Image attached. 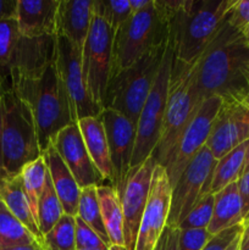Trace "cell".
<instances>
[{
  "label": "cell",
  "instance_id": "cell-1",
  "mask_svg": "<svg viewBox=\"0 0 249 250\" xmlns=\"http://www.w3.org/2000/svg\"><path fill=\"white\" fill-rule=\"evenodd\" d=\"M194 83L200 102L216 97L222 104H246L249 98V43L227 16L194 62Z\"/></svg>",
  "mask_w": 249,
  "mask_h": 250
},
{
  "label": "cell",
  "instance_id": "cell-2",
  "mask_svg": "<svg viewBox=\"0 0 249 250\" xmlns=\"http://www.w3.org/2000/svg\"><path fill=\"white\" fill-rule=\"evenodd\" d=\"M234 0H154L168 27L176 60L197 62L211 44Z\"/></svg>",
  "mask_w": 249,
  "mask_h": 250
},
{
  "label": "cell",
  "instance_id": "cell-3",
  "mask_svg": "<svg viewBox=\"0 0 249 250\" xmlns=\"http://www.w3.org/2000/svg\"><path fill=\"white\" fill-rule=\"evenodd\" d=\"M0 78L9 82L16 94L31 109L42 153L48 149L61 129L75 124L71 116L67 94L55 63L33 77L7 75Z\"/></svg>",
  "mask_w": 249,
  "mask_h": 250
},
{
  "label": "cell",
  "instance_id": "cell-4",
  "mask_svg": "<svg viewBox=\"0 0 249 250\" xmlns=\"http://www.w3.org/2000/svg\"><path fill=\"white\" fill-rule=\"evenodd\" d=\"M1 132L0 166L1 181L21 173L27 164L42 156L36 122L28 105L16 94L9 82L1 80Z\"/></svg>",
  "mask_w": 249,
  "mask_h": 250
},
{
  "label": "cell",
  "instance_id": "cell-5",
  "mask_svg": "<svg viewBox=\"0 0 249 250\" xmlns=\"http://www.w3.org/2000/svg\"><path fill=\"white\" fill-rule=\"evenodd\" d=\"M202 103L195 90L194 63L187 65L173 58L163 129L153 153L158 165L165 167L176 144Z\"/></svg>",
  "mask_w": 249,
  "mask_h": 250
},
{
  "label": "cell",
  "instance_id": "cell-6",
  "mask_svg": "<svg viewBox=\"0 0 249 250\" xmlns=\"http://www.w3.org/2000/svg\"><path fill=\"white\" fill-rule=\"evenodd\" d=\"M168 42L153 49L136 63L110 78L104 109H111L137 125L142 109L153 88Z\"/></svg>",
  "mask_w": 249,
  "mask_h": 250
},
{
  "label": "cell",
  "instance_id": "cell-7",
  "mask_svg": "<svg viewBox=\"0 0 249 250\" xmlns=\"http://www.w3.org/2000/svg\"><path fill=\"white\" fill-rule=\"evenodd\" d=\"M167 42V23L156 10L154 0H151L143 10L132 12L128 20L114 32L110 78Z\"/></svg>",
  "mask_w": 249,
  "mask_h": 250
},
{
  "label": "cell",
  "instance_id": "cell-8",
  "mask_svg": "<svg viewBox=\"0 0 249 250\" xmlns=\"http://www.w3.org/2000/svg\"><path fill=\"white\" fill-rule=\"evenodd\" d=\"M173 58V49L168 42L160 70L137 121L136 143L131 168L141 165L146 159L150 158L160 141Z\"/></svg>",
  "mask_w": 249,
  "mask_h": 250
},
{
  "label": "cell",
  "instance_id": "cell-9",
  "mask_svg": "<svg viewBox=\"0 0 249 250\" xmlns=\"http://www.w3.org/2000/svg\"><path fill=\"white\" fill-rule=\"evenodd\" d=\"M114 31L93 14L89 33L82 50V73L92 99L104 110L105 93L112 67Z\"/></svg>",
  "mask_w": 249,
  "mask_h": 250
},
{
  "label": "cell",
  "instance_id": "cell-10",
  "mask_svg": "<svg viewBox=\"0 0 249 250\" xmlns=\"http://www.w3.org/2000/svg\"><path fill=\"white\" fill-rule=\"evenodd\" d=\"M56 37L55 67L70 103L72 121L100 116L103 109L92 99L82 73V53L65 37Z\"/></svg>",
  "mask_w": 249,
  "mask_h": 250
},
{
  "label": "cell",
  "instance_id": "cell-11",
  "mask_svg": "<svg viewBox=\"0 0 249 250\" xmlns=\"http://www.w3.org/2000/svg\"><path fill=\"white\" fill-rule=\"evenodd\" d=\"M221 106V99L216 97L209 98L200 104L194 117L176 144L170 160L164 167L167 173L171 187L176 185L190 161L207 146Z\"/></svg>",
  "mask_w": 249,
  "mask_h": 250
},
{
  "label": "cell",
  "instance_id": "cell-12",
  "mask_svg": "<svg viewBox=\"0 0 249 250\" xmlns=\"http://www.w3.org/2000/svg\"><path fill=\"white\" fill-rule=\"evenodd\" d=\"M217 160L207 146L186 167L172 187L167 226L178 227L198 200L205 194Z\"/></svg>",
  "mask_w": 249,
  "mask_h": 250
},
{
  "label": "cell",
  "instance_id": "cell-13",
  "mask_svg": "<svg viewBox=\"0 0 249 250\" xmlns=\"http://www.w3.org/2000/svg\"><path fill=\"white\" fill-rule=\"evenodd\" d=\"M100 119L104 125L109 144L110 160L112 166L111 186L121 199L133 158L136 124H133L124 115L111 109L103 110Z\"/></svg>",
  "mask_w": 249,
  "mask_h": 250
},
{
  "label": "cell",
  "instance_id": "cell-14",
  "mask_svg": "<svg viewBox=\"0 0 249 250\" xmlns=\"http://www.w3.org/2000/svg\"><path fill=\"white\" fill-rule=\"evenodd\" d=\"M158 163L153 155L141 165L132 167L127 176L126 187L122 194L121 207L124 214V248L134 250L139 226L150 192L151 177Z\"/></svg>",
  "mask_w": 249,
  "mask_h": 250
},
{
  "label": "cell",
  "instance_id": "cell-15",
  "mask_svg": "<svg viewBox=\"0 0 249 250\" xmlns=\"http://www.w3.org/2000/svg\"><path fill=\"white\" fill-rule=\"evenodd\" d=\"M172 187L166 170L156 165L153 172L148 202L139 226L134 250H154L161 233L167 226Z\"/></svg>",
  "mask_w": 249,
  "mask_h": 250
},
{
  "label": "cell",
  "instance_id": "cell-16",
  "mask_svg": "<svg viewBox=\"0 0 249 250\" xmlns=\"http://www.w3.org/2000/svg\"><path fill=\"white\" fill-rule=\"evenodd\" d=\"M51 144L71 171L81 189L90 186L98 187L104 185V178L88 154L77 124H71L61 129Z\"/></svg>",
  "mask_w": 249,
  "mask_h": 250
},
{
  "label": "cell",
  "instance_id": "cell-17",
  "mask_svg": "<svg viewBox=\"0 0 249 250\" xmlns=\"http://www.w3.org/2000/svg\"><path fill=\"white\" fill-rule=\"evenodd\" d=\"M249 139V106L246 104H222L207 148L216 160Z\"/></svg>",
  "mask_w": 249,
  "mask_h": 250
},
{
  "label": "cell",
  "instance_id": "cell-18",
  "mask_svg": "<svg viewBox=\"0 0 249 250\" xmlns=\"http://www.w3.org/2000/svg\"><path fill=\"white\" fill-rule=\"evenodd\" d=\"M93 0H60L55 36L67 38L82 53L92 24Z\"/></svg>",
  "mask_w": 249,
  "mask_h": 250
},
{
  "label": "cell",
  "instance_id": "cell-19",
  "mask_svg": "<svg viewBox=\"0 0 249 250\" xmlns=\"http://www.w3.org/2000/svg\"><path fill=\"white\" fill-rule=\"evenodd\" d=\"M60 0H17L16 21L23 37L55 36Z\"/></svg>",
  "mask_w": 249,
  "mask_h": 250
},
{
  "label": "cell",
  "instance_id": "cell-20",
  "mask_svg": "<svg viewBox=\"0 0 249 250\" xmlns=\"http://www.w3.org/2000/svg\"><path fill=\"white\" fill-rule=\"evenodd\" d=\"M51 183L62 205L63 214L77 216L81 188L76 182L71 171L63 163L53 144L43 153Z\"/></svg>",
  "mask_w": 249,
  "mask_h": 250
},
{
  "label": "cell",
  "instance_id": "cell-21",
  "mask_svg": "<svg viewBox=\"0 0 249 250\" xmlns=\"http://www.w3.org/2000/svg\"><path fill=\"white\" fill-rule=\"evenodd\" d=\"M77 125L95 167L98 168L104 181H109L111 185L112 166L110 160L109 144L102 119L100 116L85 117L77 121Z\"/></svg>",
  "mask_w": 249,
  "mask_h": 250
},
{
  "label": "cell",
  "instance_id": "cell-22",
  "mask_svg": "<svg viewBox=\"0 0 249 250\" xmlns=\"http://www.w3.org/2000/svg\"><path fill=\"white\" fill-rule=\"evenodd\" d=\"M243 221L241 197L234 182L214 194V211L208 232L215 236L237 225H243Z\"/></svg>",
  "mask_w": 249,
  "mask_h": 250
},
{
  "label": "cell",
  "instance_id": "cell-23",
  "mask_svg": "<svg viewBox=\"0 0 249 250\" xmlns=\"http://www.w3.org/2000/svg\"><path fill=\"white\" fill-rule=\"evenodd\" d=\"M0 200L6 205L12 215H15L23 224V226L28 229V231L38 239V242L43 244V236L39 231L31 204L23 190L21 175L6 178L0 182Z\"/></svg>",
  "mask_w": 249,
  "mask_h": 250
},
{
  "label": "cell",
  "instance_id": "cell-24",
  "mask_svg": "<svg viewBox=\"0 0 249 250\" xmlns=\"http://www.w3.org/2000/svg\"><path fill=\"white\" fill-rule=\"evenodd\" d=\"M103 224L106 229L111 246L124 247V214L121 200L111 185H102L97 187Z\"/></svg>",
  "mask_w": 249,
  "mask_h": 250
},
{
  "label": "cell",
  "instance_id": "cell-25",
  "mask_svg": "<svg viewBox=\"0 0 249 250\" xmlns=\"http://www.w3.org/2000/svg\"><path fill=\"white\" fill-rule=\"evenodd\" d=\"M249 146V139L219 159L212 172L211 181L205 194H216L227 186L237 182L243 172L244 160ZM204 194V195H205Z\"/></svg>",
  "mask_w": 249,
  "mask_h": 250
},
{
  "label": "cell",
  "instance_id": "cell-26",
  "mask_svg": "<svg viewBox=\"0 0 249 250\" xmlns=\"http://www.w3.org/2000/svg\"><path fill=\"white\" fill-rule=\"evenodd\" d=\"M22 186L26 193V197L31 204L32 211L38 224V203L41 195L45 187L46 177H48V167H46L45 159L43 154L37 160L27 164L21 171Z\"/></svg>",
  "mask_w": 249,
  "mask_h": 250
},
{
  "label": "cell",
  "instance_id": "cell-27",
  "mask_svg": "<svg viewBox=\"0 0 249 250\" xmlns=\"http://www.w3.org/2000/svg\"><path fill=\"white\" fill-rule=\"evenodd\" d=\"M77 216L83 222H85L90 229H94L98 236L105 243L111 246L109 237H107L106 229H105L104 224H103L102 211H100L99 199H98L97 187L95 186H90V187H85L81 189Z\"/></svg>",
  "mask_w": 249,
  "mask_h": 250
},
{
  "label": "cell",
  "instance_id": "cell-28",
  "mask_svg": "<svg viewBox=\"0 0 249 250\" xmlns=\"http://www.w3.org/2000/svg\"><path fill=\"white\" fill-rule=\"evenodd\" d=\"M63 215L62 205L51 183L50 176L46 177L45 187L38 203V227L42 236H45Z\"/></svg>",
  "mask_w": 249,
  "mask_h": 250
},
{
  "label": "cell",
  "instance_id": "cell-29",
  "mask_svg": "<svg viewBox=\"0 0 249 250\" xmlns=\"http://www.w3.org/2000/svg\"><path fill=\"white\" fill-rule=\"evenodd\" d=\"M0 242L1 247L38 242L21 221L0 200ZM41 243V242H39Z\"/></svg>",
  "mask_w": 249,
  "mask_h": 250
},
{
  "label": "cell",
  "instance_id": "cell-30",
  "mask_svg": "<svg viewBox=\"0 0 249 250\" xmlns=\"http://www.w3.org/2000/svg\"><path fill=\"white\" fill-rule=\"evenodd\" d=\"M46 250H76V217L63 214L43 237Z\"/></svg>",
  "mask_w": 249,
  "mask_h": 250
},
{
  "label": "cell",
  "instance_id": "cell-31",
  "mask_svg": "<svg viewBox=\"0 0 249 250\" xmlns=\"http://www.w3.org/2000/svg\"><path fill=\"white\" fill-rule=\"evenodd\" d=\"M92 12L116 31L132 15L129 0H93Z\"/></svg>",
  "mask_w": 249,
  "mask_h": 250
},
{
  "label": "cell",
  "instance_id": "cell-32",
  "mask_svg": "<svg viewBox=\"0 0 249 250\" xmlns=\"http://www.w3.org/2000/svg\"><path fill=\"white\" fill-rule=\"evenodd\" d=\"M214 211V195L205 194L200 198L187 216L183 219L178 229H207L211 222Z\"/></svg>",
  "mask_w": 249,
  "mask_h": 250
},
{
  "label": "cell",
  "instance_id": "cell-33",
  "mask_svg": "<svg viewBox=\"0 0 249 250\" xmlns=\"http://www.w3.org/2000/svg\"><path fill=\"white\" fill-rule=\"evenodd\" d=\"M21 38L16 19L0 22V72L5 71L11 59L16 44Z\"/></svg>",
  "mask_w": 249,
  "mask_h": 250
},
{
  "label": "cell",
  "instance_id": "cell-34",
  "mask_svg": "<svg viewBox=\"0 0 249 250\" xmlns=\"http://www.w3.org/2000/svg\"><path fill=\"white\" fill-rule=\"evenodd\" d=\"M109 244L105 243L94 229L76 216V250H107Z\"/></svg>",
  "mask_w": 249,
  "mask_h": 250
},
{
  "label": "cell",
  "instance_id": "cell-35",
  "mask_svg": "<svg viewBox=\"0 0 249 250\" xmlns=\"http://www.w3.org/2000/svg\"><path fill=\"white\" fill-rule=\"evenodd\" d=\"M243 231V225H237L225 229L212 236L203 250H238Z\"/></svg>",
  "mask_w": 249,
  "mask_h": 250
},
{
  "label": "cell",
  "instance_id": "cell-36",
  "mask_svg": "<svg viewBox=\"0 0 249 250\" xmlns=\"http://www.w3.org/2000/svg\"><path fill=\"white\" fill-rule=\"evenodd\" d=\"M211 237L207 229H180V250H203Z\"/></svg>",
  "mask_w": 249,
  "mask_h": 250
},
{
  "label": "cell",
  "instance_id": "cell-37",
  "mask_svg": "<svg viewBox=\"0 0 249 250\" xmlns=\"http://www.w3.org/2000/svg\"><path fill=\"white\" fill-rule=\"evenodd\" d=\"M227 21L244 34L249 27V0H234L227 14Z\"/></svg>",
  "mask_w": 249,
  "mask_h": 250
},
{
  "label": "cell",
  "instance_id": "cell-38",
  "mask_svg": "<svg viewBox=\"0 0 249 250\" xmlns=\"http://www.w3.org/2000/svg\"><path fill=\"white\" fill-rule=\"evenodd\" d=\"M178 238H180V229L166 226L154 250H180Z\"/></svg>",
  "mask_w": 249,
  "mask_h": 250
},
{
  "label": "cell",
  "instance_id": "cell-39",
  "mask_svg": "<svg viewBox=\"0 0 249 250\" xmlns=\"http://www.w3.org/2000/svg\"><path fill=\"white\" fill-rule=\"evenodd\" d=\"M237 187H238V193L242 202V214H243V219H246L249 212V172L244 173L238 178Z\"/></svg>",
  "mask_w": 249,
  "mask_h": 250
},
{
  "label": "cell",
  "instance_id": "cell-40",
  "mask_svg": "<svg viewBox=\"0 0 249 250\" xmlns=\"http://www.w3.org/2000/svg\"><path fill=\"white\" fill-rule=\"evenodd\" d=\"M17 0H0V22L16 19Z\"/></svg>",
  "mask_w": 249,
  "mask_h": 250
},
{
  "label": "cell",
  "instance_id": "cell-41",
  "mask_svg": "<svg viewBox=\"0 0 249 250\" xmlns=\"http://www.w3.org/2000/svg\"><path fill=\"white\" fill-rule=\"evenodd\" d=\"M0 250H46L44 246L39 242H33V243L26 244H16V246L1 247Z\"/></svg>",
  "mask_w": 249,
  "mask_h": 250
},
{
  "label": "cell",
  "instance_id": "cell-42",
  "mask_svg": "<svg viewBox=\"0 0 249 250\" xmlns=\"http://www.w3.org/2000/svg\"><path fill=\"white\" fill-rule=\"evenodd\" d=\"M150 1L151 0H129V6H131L132 12H137L148 6Z\"/></svg>",
  "mask_w": 249,
  "mask_h": 250
},
{
  "label": "cell",
  "instance_id": "cell-43",
  "mask_svg": "<svg viewBox=\"0 0 249 250\" xmlns=\"http://www.w3.org/2000/svg\"><path fill=\"white\" fill-rule=\"evenodd\" d=\"M247 243H249V224L244 226L243 236H242V239H241V244H247Z\"/></svg>",
  "mask_w": 249,
  "mask_h": 250
},
{
  "label": "cell",
  "instance_id": "cell-44",
  "mask_svg": "<svg viewBox=\"0 0 249 250\" xmlns=\"http://www.w3.org/2000/svg\"><path fill=\"white\" fill-rule=\"evenodd\" d=\"M247 172H249V146H248V150H247V155H246V160H244L243 172H242V175H244V173Z\"/></svg>",
  "mask_w": 249,
  "mask_h": 250
},
{
  "label": "cell",
  "instance_id": "cell-45",
  "mask_svg": "<svg viewBox=\"0 0 249 250\" xmlns=\"http://www.w3.org/2000/svg\"><path fill=\"white\" fill-rule=\"evenodd\" d=\"M0 102H1V81H0ZM0 132H1V116H0ZM0 182H1V166H0Z\"/></svg>",
  "mask_w": 249,
  "mask_h": 250
},
{
  "label": "cell",
  "instance_id": "cell-46",
  "mask_svg": "<svg viewBox=\"0 0 249 250\" xmlns=\"http://www.w3.org/2000/svg\"><path fill=\"white\" fill-rule=\"evenodd\" d=\"M107 250H127V249L122 246H110V248Z\"/></svg>",
  "mask_w": 249,
  "mask_h": 250
},
{
  "label": "cell",
  "instance_id": "cell-47",
  "mask_svg": "<svg viewBox=\"0 0 249 250\" xmlns=\"http://www.w3.org/2000/svg\"><path fill=\"white\" fill-rule=\"evenodd\" d=\"M238 250H249V243L239 244V249Z\"/></svg>",
  "mask_w": 249,
  "mask_h": 250
},
{
  "label": "cell",
  "instance_id": "cell-48",
  "mask_svg": "<svg viewBox=\"0 0 249 250\" xmlns=\"http://www.w3.org/2000/svg\"><path fill=\"white\" fill-rule=\"evenodd\" d=\"M244 37H246L247 42H248V43H249V27H248V28H247V31L244 32Z\"/></svg>",
  "mask_w": 249,
  "mask_h": 250
},
{
  "label": "cell",
  "instance_id": "cell-49",
  "mask_svg": "<svg viewBox=\"0 0 249 250\" xmlns=\"http://www.w3.org/2000/svg\"><path fill=\"white\" fill-rule=\"evenodd\" d=\"M248 224H249V212H248V215L246 216V219H244L243 226H246V225H248Z\"/></svg>",
  "mask_w": 249,
  "mask_h": 250
},
{
  "label": "cell",
  "instance_id": "cell-50",
  "mask_svg": "<svg viewBox=\"0 0 249 250\" xmlns=\"http://www.w3.org/2000/svg\"><path fill=\"white\" fill-rule=\"evenodd\" d=\"M246 105H248V106H249V98H248V99H247V102H246Z\"/></svg>",
  "mask_w": 249,
  "mask_h": 250
},
{
  "label": "cell",
  "instance_id": "cell-51",
  "mask_svg": "<svg viewBox=\"0 0 249 250\" xmlns=\"http://www.w3.org/2000/svg\"><path fill=\"white\" fill-rule=\"evenodd\" d=\"M0 248H1V242H0Z\"/></svg>",
  "mask_w": 249,
  "mask_h": 250
}]
</instances>
